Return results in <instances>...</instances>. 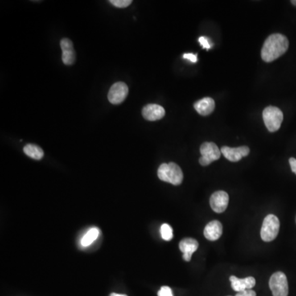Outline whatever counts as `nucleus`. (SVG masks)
Wrapping results in <instances>:
<instances>
[{
    "mask_svg": "<svg viewBox=\"0 0 296 296\" xmlns=\"http://www.w3.org/2000/svg\"><path fill=\"white\" fill-rule=\"evenodd\" d=\"M202 157L199 159L201 166H209L212 161H216L221 156V152L214 142H207L202 144L200 146Z\"/></svg>",
    "mask_w": 296,
    "mask_h": 296,
    "instance_id": "6",
    "label": "nucleus"
},
{
    "mask_svg": "<svg viewBox=\"0 0 296 296\" xmlns=\"http://www.w3.org/2000/svg\"><path fill=\"white\" fill-rule=\"evenodd\" d=\"M256 292L253 290H247L244 291L238 292V294L235 296H256Z\"/></svg>",
    "mask_w": 296,
    "mask_h": 296,
    "instance_id": "23",
    "label": "nucleus"
},
{
    "mask_svg": "<svg viewBox=\"0 0 296 296\" xmlns=\"http://www.w3.org/2000/svg\"><path fill=\"white\" fill-rule=\"evenodd\" d=\"M25 154L31 157L32 159L39 160L42 159L44 157V152L42 148L39 146H36L35 144H27L23 148Z\"/></svg>",
    "mask_w": 296,
    "mask_h": 296,
    "instance_id": "16",
    "label": "nucleus"
},
{
    "mask_svg": "<svg viewBox=\"0 0 296 296\" xmlns=\"http://www.w3.org/2000/svg\"><path fill=\"white\" fill-rule=\"evenodd\" d=\"M222 155L231 162H237L240 161L243 157H245L249 154V148L246 146H239V147H229L222 146L220 149Z\"/></svg>",
    "mask_w": 296,
    "mask_h": 296,
    "instance_id": "9",
    "label": "nucleus"
},
{
    "mask_svg": "<svg viewBox=\"0 0 296 296\" xmlns=\"http://www.w3.org/2000/svg\"><path fill=\"white\" fill-rule=\"evenodd\" d=\"M161 235L162 239L166 241L172 240L173 230L170 225L163 224L161 227Z\"/></svg>",
    "mask_w": 296,
    "mask_h": 296,
    "instance_id": "18",
    "label": "nucleus"
},
{
    "mask_svg": "<svg viewBox=\"0 0 296 296\" xmlns=\"http://www.w3.org/2000/svg\"><path fill=\"white\" fill-rule=\"evenodd\" d=\"M229 195L225 191L215 192L210 198L211 209L216 213L224 212L228 207Z\"/></svg>",
    "mask_w": 296,
    "mask_h": 296,
    "instance_id": "8",
    "label": "nucleus"
},
{
    "mask_svg": "<svg viewBox=\"0 0 296 296\" xmlns=\"http://www.w3.org/2000/svg\"><path fill=\"white\" fill-rule=\"evenodd\" d=\"M99 234H100V231H99L98 228L93 227V228L90 229L81 240L82 246L87 247L91 245L98 238Z\"/></svg>",
    "mask_w": 296,
    "mask_h": 296,
    "instance_id": "17",
    "label": "nucleus"
},
{
    "mask_svg": "<svg viewBox=\"0 0 296 296\" xmlns=\"http://www.w3.org/2000/svg\"><path fill=\"white\" fill-rule=\"evenodd\" d=\"M109 296H128L126 294H116V293H112Z\"/></svg>",
    "mask_w": 296,
    "mask_h": 296,
    "instance_id": "25",
    "label": "nucleus"
},
{
    "mask_svg": "<svg viewBox=\"0 0 296 296\" xmlns=\"http://www.w3.org/2000/svg\"><path fill=\"white\" fill-rule=\"evenodd\" d=\"M289 48V41L281 34H272L266 39L262 48L261 56L264 61L271 63L283 55Z\"/></svg>",
    "mask_w": 296,
    "mask_h": 296,
    "instance_id": "1",
    "label": "nucleus"
},
{
    "mask_svg": "<svg viewBox=\"0 0 296 296\" xmlns=\"http://www.w3.org/2000/svg\"><path fill=\"white\" fill-rule=\"evenodd\" d=\"M231 282V287L235 291L241 292L247 290H252L256 285V280L254 277H248L245 278H238L235 276L230 277Z\"/></svg>",
    "mask_w": 296,
    "mask_h": 296,
    "instance_id": "12",
    "label": "nucleus"
},
{
    "mask_svg": "<svg viewBox=\"0 0 296 296\" xmlns=\"http://www.w3.org/2000/svg\"><path fill=\"white\" fill-rule=\"evenodd\" d=\"M62 49V60L66 65H72L76 60V54L74 51L73 44L71 40L63 38L60 42Z\"/></svg>",
    "mask_w": 296,
    "mask_h": 296,
    "instance_id": "10",
    "label": "nucleus"
},
{
    "mask_svg": "<svg viewBox=\"0 0 296 296\" xmlns=\"http://www.w3.org/2000/svg\"><path fill=\"white\" fill-rule=\"evenodd\" d=\"M198 42L200 43L201 46H203V48L207 49V50H210L211 46H212V43H211L209 38H207V37H199Z\"/></svg>",
    "mask_w": 296,
    "mask_h": 296,
    "instance_id": "20",
    "label": "nucleus"
},
{
    "mask_svg": "<svg viewBox=\"0 0 296 296\" xmlns=\"http://www.w3.org/2000/svg\"><path fill=\"white\" fill-rule=\"evenodd\" d=\"M157 174L161 180L174 185H179L183 182V171L181 168L174 162L161 164L157 171Z\"/></svg>",
    "mask_w": 296,
    "mask_h": 296,
    "instance_id": "2",
    "label": "nucleus"
},
{
    "mask_svg": "<svg viewBox=\"0 0 296 296\" xmlns=\"http://www.w3.org/2000/svg\"><path fill=\"white\" fill-rule=\"evenodd\" d=\"M269 287L273 296H288L289 287L286 276L283 272H275L269 281Z\"/></svg>",
    "mask_w": 296,
    "mask_h": 296,
    "instance_id": "5",
    "label": "nucleus"
},
{
    "mask_svg": "<svg viewBox=\"0 0 296 296\" xmlns=\"http://www.w3.org/2000/svg\"><path fill=\"white\" fill-rule=\"evenodd\" d=\"M291 4L292 5H294V6H296V0H292Z\"/></svg>",
    "mask_w": 296,
    "mask_h": 296,
    "instance_id": "26",
    "label": "nucleus"
},
{
    "mask_svg": "<svg viewBox=\"0 0 296 296\" xmlns=\"http://www.w3.org/2000/svg\"><path fill=\"white\" fill-rule=\"evenodd\" d=\"M283 113L281 109L275 106H268L263 112V119L269 132H276L281 128L283 121Z\"/></svg>",
    "mask_w": 296,
    "mask_h": 296,
    "instance_id": "3",
    "label": "nucleus"
},
{
    "mask_svg": "<svg viewBox=\"0 0 296 296\" xmlns=\"http://www.w3.org/2000/svg\"><path fill=\"white\" fill-rule=\"evenodd\" d=\"M158 296H174L172 290L169 286H162L158 291Z\"/></svg>",
    "mask_w": 296,
    "mask_h": 296,
    "instance_id": "21",
    "label": "nucleus"
},
{
    "mask_svg": "<svg viewBox=\"0 0 296 296\" xmlns=\"http://www.w3.org/2000/svg\"><path fill=\"white\" fill-rule=\"evenodd\" d=\"M280 230V221L278 217L272 214H269L264 218V223L262 226V240L265 242H271L274 240L278 235Z\"/></svg>",
    "mask_w": 296,
    "mask_h": 296,
    "instance_id": "4",
    "label": "nucleus"
},
{
    "mask_svg": "<svg viewBox=\"0 0 296 296\" xmlns=\"http://www.w3.org/2000/svg\"><path fill=\"white\" fill-rule=\"evenodd\" d=\"M109 3L117 8L124 9V8L129 7L133 3V1L132 0H110Z\"/></svg>",
    "mask_w": 296,
    "mask_h": 296,
    "instance_id": "19",
    "label": "nucleus"
},
{
    "mask_svg": "<svg viewBox=\"0 0 296 296\" xmlns=\"http://www.w3.org/2000/svg\"><path fill=\"white\" fill-rule=\"evenodd\" d=\"M183 59L190 60L192 63H197V61H198V55H194V54H191V53L184 54V55H183Z\"/></svg>",
    "mask_w": 296,
    "mask_h": 296,
    "instance_id": "22",
    "label": "nucleus"
},
{
    "mask_svg": "<svg viewBox=\"0 0 296 296\" xmlns=\"http://www.w3.org/2000/svg\"><path fill=\"white\" fill-rule=\"evenodd\" d=\"M289 163L290 165V168H291L292 172L296 174V159L294 157H291L289 160Z\"/></svg>",
    "mask_w": 296,
    "mask_h": 296,
    "instance_id": "24",
    "label": "nucleus"
},
{
    "mask_svg": "<svg viewBox=\"0 0 296 296\" xmlns=\"http://www.w3.org/2000/svg\"><path fill=\"white\" fill-rule=\"evenodd\" d=\"M129 94V87L122 82L115 83L109 89L108 100L113 105H119L126 99Z\"/></svg>",
    "mask_w": 296,
    "mask_h": 296,
    "instance_id": "7",
    "label": "nucleus"
},
{
    "mask_svg": "<svg viewBox=\"0 0 296 296\" xmlns=\"http://www.w3.org/2000/svg\"><path fill=\"white\" fill-rule=\"evenodd\" d=\"M166 115L163 107L157 104H148L142 109V116L148 121L160 120Z\"/></svg>",
    "mask_w": 296,
    "mask_h": 296,
    "instance_id": "11",
    "label": "nucleus"
},
{
    "mask_svg": "<svg viewBox=\"0 0 296 296\" xmlns=\"http://www.w3.org/2000/svg\"><path fill=\"white\" fill-rule=\"evenodd\" d=\"M223 232L222 225L219 220H212L206 226L204 229V236L210 241H216L220 239Z\"/></svg>",
    "mask_w": 296,
    "mask_h": 296,
    "instance_id": "14",
    "label": "nucleus"
},
{
    "mask_svg": "<svg viewBox=\"0 0 296 296\" xmlns=\"http://www.w3.org/2000/svg\"><path fill=\"white\" fill-rule=\"evenodd\" d=\"M215 101L211 97H205L194 103V109L199 115L203 116H209L215 109Z\"/></svg>",
    "mask_w": 296,
    "mask_h": 296,
    "instance_id": "15",
    "label": "nucleus"
},
{
    "mask_svg": "<svg viewBox=\"0 0 296 296\" xmlns=\"http://www.w3.org/2000/svg\"><path fill=\"white\" fill-rule=\"evenodd\" d=\"M198 242L193 238H185L179 243V249L183 253V257L186 262L191 260L193 253L198 248Z\"/></svg>",
    "mask_w": 296,
    "mask_h": 296,
    "instance_id": "13",
    "label": "nucleus"
}]
</instances>
